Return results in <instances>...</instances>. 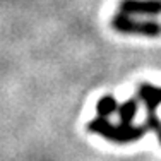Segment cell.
Segmentation results:
<instances>
[{
	"instance_id": "6da1fadb",
	"label": "cell",
	"mask_w": 161,
	"mask_h": 161,
	"mask_svg": "<svg viewBox=\"0 0 161 161\" xmlns=\"http://www.w3.org/2000/svg\"><path fill=\"white\" fill-rule=\"evenodd\" d=\"M89 132L98 134V136L105 137L106 141L115 144H129L136 142L141 137L146 136L147 132V125H132V124H112L108 118L96 117L87 124Z\"/></svg>"
},
{
	"instance_id": "7a4b0ae2",
	"label": "cell",
	"mask_w": 161,
	"mask_h": 161,
	"mask_svg": "<svg viewBox=\"0 0 161 161\" xmlns=\"http://www.w3.org/2000/svg\"><path fill=\"white\" fill-rule=\"evenodd\" d=\"M113 29H117L118 33L125 34H142V36L156 38L161 36V24L154 21H136L129 16V14H117L112 19Z\"/></svg>"
},
{
	"instance_id": "3957f363",
	"label": "cell",
	"mask_w": 161,
	"mask_h": 161,
	"mask_svg": "<svg viewBox=\"0 0 161 161\" xmlns=\"http://www.w3.org/2000/svg\"><path fill=\"white\" fill-rule=\"evenodd\" d=\"M120 10L124 14H144L156 16L161 14V0H122Z\"/></svg>"
},
{
	"instance_id": "277c9868",
	"label": "cell",
	"mask_w": 161,
	"mask_h": 161,
	"mask_svg": "<svg viewBox=\"0 0 161 161\" xmlns=\"http://www.w3.org/2000/svg\"><path fill=\"white\" fill-rule=\"evenodd\" d=\"M137 98L146 105L149 113H154L156 108L161 105V87H154L151 84L144 82L139 86V91H137Z\"/></svg>"
},
{
	"instance_id": "5b68a950",
	"label": "cell",
	"mask_w": 161,
	"mask_h": 161,
	"mask_svg": "<svg viewBox=\"0 0 161 161\" xmlns=\"http://www.w3.org/2000/svg\"><path fill=\"white\" fill-rule=\"evenodd\" d=\"M118 101L115 99L113 96H110V94H106V96L99 98L98 103H96V112H98V117L101 118H108L112 117L115 112H118Z\"/></svg>"
},
{
	"instance_id": "8992f818",
	"label": "cell",
	"mask_w": 161,
	"mask_h": 161,
	"mask_svg": "<svg viewBox=\"0 0 161 161\" xmlns=\"http://www.w3.org/2000/svg\"><path fill=\"white\" fill-rule=\"evenodd\" d=\"M118 117H120L122 124H132L134 117L137 113V99H127L118 106Z\"/></svg>"
},
{
	"instance_id": "52a82bcc",
	"label": "cell",
	"mask_w": 161,
	"mask_h": 161,
	"mask_svg": "<svg viewBox=\"0 0 161 161\" xmlns=\"http://www.w3.org/2000/svg\"><path fill=\"white\" fill-rule=\"evenodd\" d=\"M156 136H158V139H159V142H161V125H158V127H156Z\"/></svg>"
}]
</instances>
